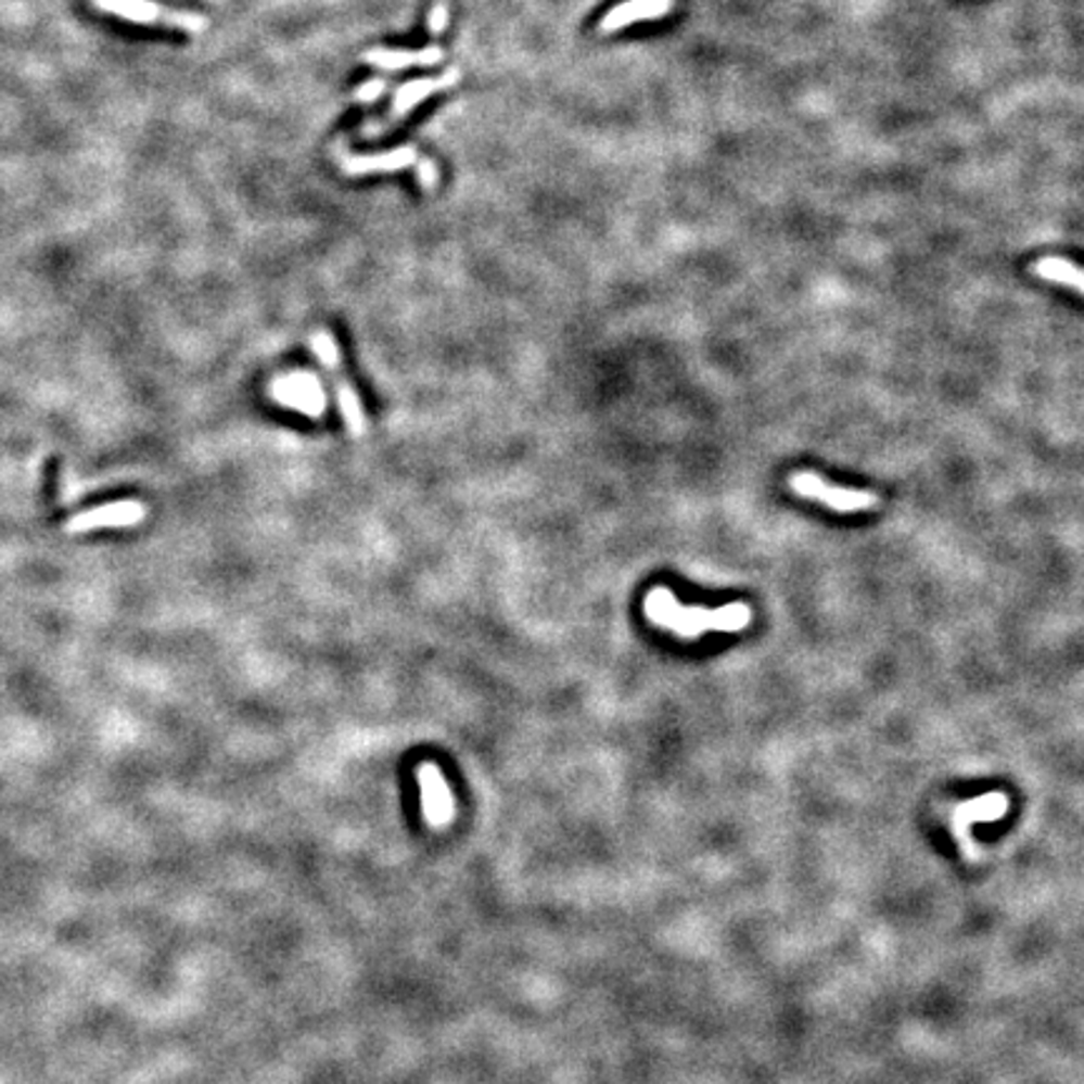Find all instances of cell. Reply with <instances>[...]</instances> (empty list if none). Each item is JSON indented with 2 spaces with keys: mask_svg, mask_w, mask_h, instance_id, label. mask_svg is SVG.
<instances>
[{
  "mask_svg": "<svg viewBox=\"0 0 1084 1084\" xmlns=\"http://www.w3.org/2000/svg\"><path fill=\"white\" fill-rule=\"evenodd\" d=\"M384 91H387V80H384L382 76L369 78L367 84H361L355 91V101L357 103H374Z\"/></svg>",
  "mask_w": 1084,
  "mask_h": 1084,
  "instance_id": "cell-14",
  "label": "cell"
},
{
  "mask_svg": "<svg viewBox=\"0 0 1084 1084\" xmlns=\"http://www.w3.org/2000/svg\"><path fill=\"white\" fill-rule=\"evenodd\" d=\"M1009 799L1004 793H986V796H979L974 801L959 803L954 808V829H957V837L961 841H969V826L977 821H994L1007 814Z\"/></svg>",
  "mask_w": 1084,
  "mask_h": 1084,
  "instance_id": "cell-11",
  "label": "cell"
},
{
  "mask_svg": "<svg viewBox=\"0 0 1084 1084\" xmlns=\"http://www.w3.org/2000/svg\"><path fill=\"white\" fill-rule=\"evenodd\" d=\"M309 344H311V352H315V357L319 359V365L327 369L329 377H332V387H334V395H336V405H340V412L344 417V424H347V430L352 432V435L361 437L367 432V417H365V409H361V401L357 397L355 387H352L347 372H344L342 355H340V347H336L334 336L321 329V332L311 334Z\"/></svg>",
  "mask_w": 1084,
  "mask_h": 1084,
  "instance_id": "cell-2",
  "label": "cell"
},
{
  "mask_svg": "<svg viewBox=\"0 0 1084 1084\" xmlns=\"http://www.w3.org/2000/svg\"><path fill=\"white\" fill-rule=\"evenodd\" d=\"M1032 275L1055 281V284L1070 286L1084 296V269L1074 267L1072 262L1059 259V256H1044V259H1037L1032 264Z\"/></svg>",
  "mask_w": 1084,
  "mask_h": 1084,
  "instance_id": "cell-12",
  "label": "cell"
},
{
  "mask_svg": "<svg viewBox=\"0 0 1084 1084\" xmlns=\"http://www.w3.org/2000/svg\"><path fill=\"white\" fill-rule=\"evenodd\" d=\"M417 149L415 146H399L392 151H384V154H347L340 158V168L347 176H365V174H387V171H399V168H409L417 164Z\"/></svg>",
  "mask_w": 1084,
  "mask_h": 1084,
  "instance_id": "cell-7",
  "label": "cell"
},
{
  "mask_svg": "<svg viewBox=\"0 0 1084 1084\" xmlns=\"http://www.w3.org/2000/svg\"><path fill=\"white\" fill-rule=\"evenodd\" d=\"M146 515L143 505L128 500V502H116L106 505V508L91 512L86 518H76L71 527H88V525H131V522L141 520Z\"/></svg>",
  "mask_w": 1084,
  "mask_h": 1084,
  "instance_id": "cell-13",
  "label": "cell"
},
{
  "mask_svg": "<svg viewBox=\"0 0 1084 1084\" xmlns=\"http://www.w3.org/2000/svg\"><path fill=\"white\" fill-rule=\"evenodd\" d=\"M447 21H449L447 5L445 3H437L430 11V15H428V30H430V36H439L442 30L447 28Z\"/></svg>",
  "mask_w": 1084,
  "mask_h": 1084,
  "instance_id": "cell-16",
  "label": "cell"
},
{
  "mask_svg": "<svg viewBox=\"0 0 1084 1084\" xmlns=\"http://www.w3.org/2000/svg\"><path fill=\"white\" fill-rule=\"evenodd\" d=\"M91 5L95 11L116 15V18H124L128 23H139V26H168L191 30V34L206 28L204 15L168 11V8H161L151 3V0H91Z\"/></svg>",
  "mask_w": 1084,
  "mask_h": 1084,
  "instance_id": "cell-3",
  "label": "cell"
},
{
  "mask_svg": "<svg viewBox=\"0 0 1084 1084\" xmlns=\"http://www.w3.org/2000/svg\"><path fill=\"white\" fill-rule=\"evenodd\" d=\"M361 61L380 71H405L415 66H437L445 61V51L437 46L422 48V51H390V48H374L361 55Z\"/></svg>",
  "mask_w": 1084,
  "mask_h": 1084,
  "instance_id": "cell-10",
  "label": "cell"
},
{
  "mask_svg": "<svg viewBox=\"0 0 1084 1084\" xmlns=\"http://www.w3.org/2000/svg\"><path fill=\"white\" fill-rule=\"evenodd\" d=\"M417 181H420V187L422 189H428L432 191L437 187V181H439V171H437V166H435V161H430V158H417Z\"/></svg>",
  "mask_w": 1084,
  "mask_h": 1084,
  "instance_id": "cell-15",
  "label": "cell"
},
{
  "mask_svg": "<svg viewBox=\"0 0 1084 1084\" xmlns=\"http://www.w3.org/2000/svg\"><path fill=\"white\" fill-rule=\"evenodd\" d=\"M271 392H275L279 401L302 409L307 415L324 412V392L319 390V384L311 374H292L284 377V380H277Z\"/></svg>",
  "mask_w": 1084,
  "mask_h": 1084,
  "instance_id": "cell-9",
  "label": "cell"
},
{
  "mask_svg": "<svg viewBox=\"0 0 1084 1084\" xmlns=\"http://www.w3.org/2000/svg\"><path fill=\"white\" fill-rule=\"evenodd\" d=\"M789 485L799 497H806V500H816L826 505V508L837 510V512H864L879 508V497L873 493H866V489H846L831 485L829 480L814 475V472H796L791 475Z\"/></svg>",
  "mask_w": 1084,
  "mask_h": 1084,
  "instance_id": "cell-4",
  "label": "cell"
},
{
  "mask_svg": "<svg viewBox=\"0 0 1084 1084\" xmlns=\"http://www.w3.org/2000/svg\"><path fill=\"white\" fill-rule=\"evenodd\" d=\"M417 781H420L422 811L432 826H445L455 816V801L449 793V786L442 776V770L435 763H422L417 768Z\"/></svg>",
  "mask_w": 1084,
  "mask_h": 1084,
  "instance_id": "cell-6",
  "label": "cell"
},
{
  "mask_svg": "<svg viewBox=\"0 0 1084 1084\" xmlns=\"http://www.w3.org/2000/svg\"><path fill=\"white\" fill-rule=\"evenodd\" d=\"M676 0H625V3L610 8L600 21V34H615L640 21L663 18L673 11Z\"/></svg>",
  "mask_w": 1084,
  "mask_h": 1084,
  "instance_id": "cell-8",
  "label": "cell"
},
{
  "mask_svg": "<svg viewBox=\"0 0 1084 1084\" xmlns=\"http://www.w3.org/2000/svg\"><path fill=\"white\" fill-rule=\"evenodd\" d=\"M648 621L676 633L678 638L693 640L705 633H738L753 621V610L745 602H730L723 608H688L668 588H653L646 596Z\"/></svg>",
  "mask_w": 1084,
  "mask_h": 1084,
  "instance_id": "cell-1",
  "label": "cell"
},
{
  "mask_svg": "<svg viewBox=\"0 0 1084 1084\" xmlns=\"http://www.w3.org/2000/svg\"><path fill=\"white\" fill-rule=\"evenodd\" d=\"M457 80H460V71L449 68V71H445V74L435 76V78H415V80H407V84H401L395 91V99H392L390 118H387V124H384V128L390 131V128L395 126L397 120L405 118L415 106H420V103L428 101L430 95L452 88Z\"/></svg>",
  "mask_w": 1084,
  "mask_h": 1084,
  "instance_id": "cell-5",
  "label": "cell"
}]
</instances>
